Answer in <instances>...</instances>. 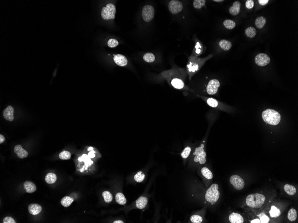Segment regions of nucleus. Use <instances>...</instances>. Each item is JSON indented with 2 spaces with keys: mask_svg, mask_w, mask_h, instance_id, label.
<instances>
[{
  "mask_svg": "<svg viewBox=\"0 0 298 223\" xmlns=\"http://www.w3.org/2000/svg\"><path fill=\"white\" fill-rule=\"evenodd\" d=\"M269 2L268 0H259V2L260 5L262 6H264L266 5Z\"/></svg>",
  "mask_w": 298,
  "mask_h": 223,
  "instance_id": "37998d69",
  "label": "nucleus"
},
{
  "mask_svg": "<svg viewBox=\"0 0 298 223\" xmlns=\"http://www.w3.org/2000/svg\"><path fill=\"white\" fill-rule=\"evenodd\" d=\"M205 3V0H195L193 2V6L195 8L199 9L204 6Z\"/></svg>",
  "mask_w": 298,
  "mask_h": 223,
  "instance_id": "e433bc0d",
  "label": "nucleus"
},
{
  "mask_svg": "<svg viewBox=\"0 0 298 223\" xmlns=\"http://www.w3.org/2000/svg\"><path fill=\"white\" fill-rule=\"evenodd\" d=\"M123 221H121L120 220H116V221H114L113 223H123Z\"/></svg>",
  "mask_w": 298,
  "mask_h": 223,
  "instance_id": "49530a36",
  "label": "nucleus"
},
{
  "mask_svg": "<svg viewBox=\"0 0 298 223\" xmlns=\"http://www.w3.org/2000/svg\"><path fill=\"white\" fill-rule=\"evenodd\" d=\"M250 223H261L260 220L259 219H253V220H251L250 221Z\"/></svg>",
  "mask_w": 298,
  "mask_h": 223,
  "instance_id": "a18cd8bd",
  "label": "nucleus"
},
{
  "mask_svg": "<svg viewBox=\"0 0 298 223\" xmlns=\"http://www.w3.org/2000/svg\"><path fill=\"white\" fill-rule=\"evenodd\" d=\"M266 198L265 196L259 193L250 194L246 198V204L252 208H261L263 205Z\"/></svg>",
  "mask_w": 298,
  "mask_h": 223,
  "instance_id": "f257e3e1",
  "label": "nucleus"
},
{
  "mask_svg": "<svg viewBox=\"0 0 298 223\" xmlns=\"http://www.w3.org/2000/svg\"><path fill=\"white\" fill-rule=\"evenodd\" d=\"M193 155L195 162L199 163L200 164H204L206 163V153L204 150V145H201V146L196 148Z\"/></svg>",
  "mask_w": 298,
  "mask_h": 223,
  "instance_id": "39448f33",
  "label": "nucleus"
},
{
  "mask_svg": "<svg viewBox=\"0 0 298 223\" xmlns=\"http://www.w3.org/2000/svg\"><path fill=\"white\" fill-rule=\"evenodd\" d=\"M266 23V19L262 16L258 17L255 20V25L256 27L259 29L263 27Z\"/></svg>",
  "mask_w": 298,
  "mask_h": 223,
  "instance_id": "b1692460",
  "label": "nucleus"
},
{
  "mask_svg": "<svg viewBox=\"0 0 298 223\" xmlns=\"http://www.w3.org/2000/svg\"><path fill=\"white\" fill-rule=\"evenodd\" d=\"M229 219L231 223H243L244 222L242 216L237 213L232 212L231 214Z\"/></svg>",
  "mask_w": 298,
  "mask_h": 223,
  "instance_id": "2eb2a0df",
  "label": "nucleus"
},
{
  "mask_svg": "<svg viewBox=\"0 0 298 223\" xmlns=\"http://www.w3.org/2000/svg\"><path fill=\"white\" fill-rule=\"evenodd\" d=\"M154 9L152 6L147 5L143 7L142 11L143 19L146 22H150L154 17Z\"/></svg>",
  "mask_w": 298,
  "mask_h": 223,
  "instance_id": "423d86ee",
  "label": "nucleus"
},
{
  "mask_svg": "<svg viewBox=\"0 0 298 223\" xmlns=\"http://www.w3.org/2000/svg\"><path fill=\"white\" fill-rule=\"evenodd\" d=\"M29 212L32 215H37L41 212L42 210V208L40 205L36 203H32L30 204L28 206Z\"/></svg>",
  "mask_w": 298,
  "mask_h": 223,
  "instance_id": "4468645a",
  "label": "nucleus"
},
{
  "mask_svg": "<svg viewBox=\"0 0 298 223\" xmlns=\"http://www.w3.org/2000/svg\"><path fill=\"white\" fill-rule=\"evenodd\" d=\"M258 217L260 220L261 223H267L270 222V218L264 213H261L259 215H258Z\"/></svg>",
  "mask_w": 298,
  "mask_h": 223,
  "instance_id": "f704fd0d",
  "label": "nucleus"
},
{
  "mask_svg": "<svg viewBox=\"0 0 298 223\" xmlns=\"http://www.w3.org/2000/svg\"><path fill=\"white\" fill-rule=\"evenodd\" d=\"M254 1H252V0H248L245 3L246 7L249 9L253 8L254 7Z\"/></svg>",
  "mask_w": 298,
  "mask_h": 223,
  "instance_id": "79ce46f5",
  "label": "nucleus"
},
{
  "mask_svg": "<svg viewBox=\"0 0 298 223\" xmlns=\"http://www.w3.org/2000/svg\"><path fill=\"white\" fill-rule=\"evenodd\" d=\"M270 217L271 218H277L281 214V212L279 208H277L275 206L273 205L271 207V209L269 211Z\"/></svg>",
  "mask_w": 298,
  "mask_h": 223,
  "instance_id": "412c9836",
  "label": "nucleus"
},
{
  "mask_svg": "<svg viewBox=\"0 0 298 223\" xmlns=\"http://www.w3.org/2000/svg\"><path fill=\"white\" fill-rule=\"evenodd\" d=\"M201 173L202 174L203 176L208 180H212L213 177V173L208 168L206 167H204L201 169Z\"/></svg>",
  "mask_w": 298,
  "mask_h": 223,
  "instance_id": "aec40b11",
  "label": "nucleus"
},
{
  "mask_svg": "<svg viewBox=\"0 0 298 223\" xmlns=\"http://www.w3.org/2000/svg\"><path fill=\"white\" fill-rule=\"evenodd\" d=\"M113 60L118 66L120 67H125L128 63V61L125 57L120 54L115 55L114 57Z\"/></svg>",
  "mask_w": 298,
  "mask_h": 223,
  "instance_id": "ddd939ff",
  "label": "nucleus"
},
{
  "mask_svg": "<svg viewBox=\"0 0 298 223\" xmlns=\"http://www.w3.org/2000/svg\"><path fill=\"white\" fill-rule=\"evenodd\" d=\"M3 223H16V221L11 217H6L3 220Z\"/></svg>",
  "mask_w": 298,
  "mask_h": 223,
  "instance_id": "a19ab883",
  "label": "nucleus"
},
{
  "mask_svg": "<svg viewBox=\"0 0 298 223\" xmlns=\"http://www.w3.org/2000/svg\"><path fill=\"white\" fill-rule=\"evenodd\" d=\"M116 12V6L112 3H109L106 7H103L101 15L104 20L114 19L115 18Z\"/></svg>",
  "mask_w": 298,
  "mask_h": 223,
  "instance_id": "20e7f679",
  "label": "nucleus"
},
{
  "mask_svg": "<svg viewBox=\"0 0 298 223\" xmlns=\"http://www.w3.org/2000/svg\"><path fill=\"white\" fill-rule=\"evenodd\" d=\"M71 154L68 151H63L59 154V158L62 160H68L71 158Z\"/></svg>",
  "mask_w": 298,
  "mask_h": 223,
  "instance_id": "72a5a7b5",
  "label": "nucleus"
},
{
  "mask_svg": "<svg viewBox=\"0 0 298 223\" xmlns=\"http://www.w3.org/2000/svg\"><path fill=\"white\" fill-rule=\"evenodd\" d=\"M271 59L268 55L264 53H260L256 55L255 58L256 64L260 67H265L270 63Z\"/></svg>",
  "mask_w": 298,
  "mask_h": 223,
  "instance_id": "6e6552de",
  "label": "nucleus"
},
{
  "mask_svg": "<svg viewBox=\"0 0 298 223\" xmlns=\"http://www.w3.org/2000/svg\"><path fill=\"white\" fill-rule=\"evenodd\" d=\"M102 196L104 199V201L106 203H109L111 202L113 200V196L109 191H104L102 193Z\"/></svg>",
  "mask_w": 298,
  "mask_h": 223,
  "instance_id": "7c9ffc66",
  "label": "nucleus"
},
{
  "mask_svg": "<svg viewBox=\"0 0 298 223\" xmlns=\"http://www.w3.org/2000/svg\"><path fill=\"white\" fill-rule=\"evenodd\" d=\"M3 116L7 121H13L14 119V109L11 106H8L3 111Z\"/></svg>",
  "mask_w": 298,
  "mask_h": 223,
  "instance_id": "9b49d317",
  "label": "nucleus"
},
{
  "mask_svg": "<svg viewBox=\"0 0 298 223\" xmlns=\"http://www.w3.org/2000/svg\"><path fill=\"white\" fill-rule=\"evenodd\" d=\"M24 187L28 193H32L36 191V186L33 182L26 181L24 183Z\"/></svg>",
  "mask_w": 298,
  "mask_h": 223,
  "instance_id": "dca6fc26",
  "label": "nucleus"
},
{
  "mask_svg": "<svg viewBox=\"0 0 298 223\" xmlns=\"http://www.w3.org/2000/svg\"><path fill=\"white\" fill-rule=\"evenodd\" d=\"M171 85L174 88L177 89H181L184 87V83L182 80L175 78L171 81Z\"/></svg>",
  "mask_w": 298,
  "mask_h": 223,
  "instance_id": "4be33fe9",
  "label": "nucleus"
},
{
  "mask_svg": "<svg viewBox=\"0 0 298 223\" xmlns=\"http://www.w3.org/2000/svg\"><path fill=\"white\" fill-rule=\"evenodd\" d=\"M5 138L2 135H0V144H1L5 141Z\"/></svg>",
  "mask_w": 298,
  "mask_h": 223,
  "instance_id": "c03bdc74",
  "label": "nucleus"
},
{
  "mask_svg": "<svg viewBox=\"0 0 298 223\" xmlns=\"http://www.w3.org/2000/svg\"><path fill=\"white\" fill-rule=\"evenodd\" d=\"M74 199L69 196H65L61 200V204L64 207H68L73 202Z\"/></svg>",
  "mask_w": 298,
  "mask_h": 223,
  "instance_id": "bb28decb",
  "label": "nucleus"
},
{
  "mask_svg": "<svg viewBox=\"0 0 298 223\" xmlns=\"http://www.w3.org/2000/svg\"><path fill=\"white\" fill-rule=\"evenodd\" d=\"M14 152L19 158H24L27 157L28 156V153L27 151L23 149L20 145H17L14 147Z\"/></svg>",
  "mask_w": 298,
  "mask_h": 223,
  "instance_id": "f8f14e48",
  "label": "nucleus"
},
{
  "mask_svg": "<svg viewBox=\"0 0 298 223\" xmlns=\"http://www.w3.org/2000/svg\"><path fill=\"white\" fill-rule=\"evenodd\" d=\"M115 199L117 203L120 205H125L127 201L124 195L120 192H119L116 194Z\"/></svg>",
  "mask_w": 298,
  "mask_h": 223,
  "instance_id": "cd10ccee",
  "label": "nucleus"
},
{
  "mask_svg": "<svg viewBox=\"0 0 298 223\" xmlns=\"http://www.w3.org/2000/svg\"><path fill=\"white\" fill-rule=\"evenodd\" d=\"M214 1H216V2H222V1H223V0H222V1H221V0H220H220H214Z\"/></svg>",
  "mask_w": 298,
  "mask_h": 223,
  "instance_id": "de8ad7c7",
  "label": "nucleus"
},
{
  "mask_svg": "<svg viewBox=\"0 0 298 223\" xmlns=\"http://www.w3.org/2000/svg\"><path fill=\"white\" fill-rule=\"evenodd\" d=\"M230 183L233 187L237 190H241L244 188V184L243 180L238 175H233L231 176L230 179Z\"/></svg>",
  "mask_w": 298,
  "mask_h": 223,
  "instance_id": "0eeeda50",
  "label": "nucleus"
},
{
  "mask_svg": "<svg viewBox=\"0 0 298 223\" xmlns=\"http://www.w3.org/2000/svg\"><path fill=\"white\" fill-rule=\"evenodd\" d=\"M199 52H200V50H197V53H199Z\"/></svg>",
  "mask_w": 298,
  "mask_h": 223,
  "instance_id": "09e8293b",
  "label": "nucleus"
},
{
  "mask_svg": "<svg viewBox=\"0 0 298 223\" xmlns=\"http://www.w3.org/2000/svg\"><path fill=\"white\" fill-rule=\"evenodd\" d=\"M147 203L148 200L147 198L144 196H141L139 197L136 201V206L138 209H143L146 207Z\"/></svg>",
  "mask_w": 298,
  "mask_h": 223,
  "instance_id": "a211bd4d",
  "label": "nucleus"
},
{
  "mask_svg": "<svg viewBox=\"0 0 298 223\" xmlns=\"http://www.w3.org/2000/svg\"><path fill=\"white\" fill-rule=\"evenodd\" d=\"M145 174L142 172H138L134 177L135 180L137 183L142 182L145 179Z\"/></svg>",
  "mask_w": 298,
  "mask_h": 223,
  "instance_id": "473e14b6",
  "label": "nucleus"
},
{
  "mask_svg": "<svg viewBox=\"0 0 298 223\" xmlns=\"http://www.w3.org/2000/svg\"><path fill=\"white\" fill-rule=\"evenodd\" d=\"M57 180V176L53 173H48L45 176V181L48 184H54Z\"/></svg>",
  "mask_w": 298,
  "mask_h": 223,
  "instance_id": "5701e85b",
  "label": "nucleus"
},
{
  "mask_svg": "<svg viewBox=\"0 0 298 223\" xmlns=\"http://www.w3.org/2000/svg\"><path fill=\"white\" fill-rule=\"evenodd\" d=\"M220 86V82L217 79H212L209 82L207 85L206 90L207 93L210 95H215L218 91V89Z\"/></svg>",
  "mask_w": 298,
  "mask_h": 223,
  "instance_id": "1a4fd4ad",
  "label": "nucleus"
},
{
  "mask_svg": "<svg viewBox=\"0 0 298 223\" xmlns=\"http://www.w3.org/2000/svg\"><path fill=\"white\" fill-rule=\"evenodd\" d=\"M245 35L249 38H253L255 37L257 34L256 29L253 27H248L245 30Z\"/></svg>",
  "mask_w": 298,
  "mask_h": 223,
  "instance_id": "c85d7f7f",
  "label": "nucleus"
},
{
  "mask_svg": "<svg viewBox=\"0 0 298 223\" xmlns=\"http://www.w3.org/2000/svg\"><path fill=\"white\" fill-rule=\"evenodd\" d=\"M287 217L291 222L295 221L297 218V212L294 208H292L289 210L288 212Z\"/></svg>",
  "mask_w": 298,
  "mask_h": 223,
  "instance_id": "a878e982",
  "label": "nucleus"
},
{
  "mask_svg": "<svg viewBox=\"0 0 298 223\" xmlns=\"http://www.w3.org/2000/svg\"><path fill=\"white\" fill-rule=\"evenodd\" d=\"M218 189V185L216 184H213L205 193V200L209 203H216L218 201L220 195Z\"/></svg>",
  "mask_w": 298,
  "mask_h": 223,
  "instance_id": "7ed1b4c3",
  "label": "nucleus"
},
{
  "mask_svg": "<svg viewBox=\"0 0 298 223\" xmlns=\"http://www.w3.org/2000/svg\"><path fill=\"white\" fill-rule=\"evenodd\" d=\"M191 222L193 223H201L203 221V218L199 215H194L190 218Z\"/></svg>",
  "mask_w": 298,
  "mask_h": 223,
  "instance_id": "4c0bfd02",
  "label": "nucleus"
},
{
  "mask_svg": "<svg viewBox=\"0 0 298 223\" xmlns=\"http://www.w3.org/2000/svg\"><path fill=\"white\" fill-rule=\"evenodd\" d=\"M262 118L265 122L273 126L278 124L281 120L280 114L273 109H268L263 111Z\"/></svg>",
  "mask_w": 298,
  "mask_h": 223,
  "instance_id": "f03ea898",
  "label": "nucleus"
},
{
  "mask_svg": "<svg viewBox=\"0 0 298 223\" xmlns=\"http://www.w3.org/2000/svg\"><path fill=\"white\" fill-rule=\"evenodd\" d=\"M191 151H192V149H191V147H187L182 151V152L181 154V156L182 158H184V159H186V158H187L189 157V156H190Z\"/></svg>",
  "mask_w": 298,
  "mask_h": 223,
  "instance_id": "c9c22d12",
  "label": "nucleus"
},
{
  "mask_svg": "<svg viewBox=\"0 0 298 223\" xmlns=\"http://www.w3.org/2000/svg\"><path fill=\"white\" fill-rule=\"evenodd\" d=\"M284 190L287 194L291 196L295 195L297 191L295 187L288 184H286L284 185Z\"/></svg>",
  "mask_w": 298,
  "mask_h": 223,
  "instance_id": "6ab92c4d",
  "label": "nucleus"
},
{
  "mask_svg": "<svg viewBox=\"0 0 298 223\" xmlns=\"http://www.w3.org/2000/svg\"><path fill=\"white\" fill-rule=\"evenodd\" d=\"M207 104L210 107H213V108L216 107L218 105V101L216 100H215V99H213V98H209V99H208L207 100Z\"/></svg>",
  "mask_w": 298,
  "mask_h": 223,
  "instance_id": "58836bf2",
  "label": "nucleus"
},
{
  "mask_svg": "<svg viewBox=\"0 0 298 223\" xmlns=\"http://www.w3.org/2000/svg\"><path fill=\"white\" fill-rule=\"evenodd\" d=\"M155 58L154 55L151 53H147L143 56V59L147 62L151 63L154 62Z\"/></svg>",
  "mask_w": 298,
  "mask_h": 223,
  "instance_id": "c756f323",
  "label": "nucleus"
},
{
  "mask_svg": "<svg viewBox=\"0 0 298 223\" xmlns=\"http://www.w3.org/2000/svg\"><path fill=\"white\" fill-rule=\"evenodd\" d=\"M169 10L172 14H177L181 11L182 9V4L179 1L173 0L169 3Z\"/></svg>",
  "mask_w": 298,
  "mask_h": 223,
  "instance_id": "9d476101",
  "label": "nucleus"
},
{
  "mask_svg": "<svg viewBox=\"0 0 298 223\" xmlns=\"http://www.w3.org/2000/svg\"><path fill=\"white\" fill-rule=\"evenodd\" d=\"M219 46L225 51L229 50L232 47L230 41L226 40H222L219 42Z\"/></svg>",
  "mask_w": 298,
  "mask_h": 223,
  "instance_id": "393cba45",
  "label": "nucleus"
},
{
  "mask_svg": "<svg viewBox=\"0 0 298 223\" xmlns=\"http://www.w3.org/2000/svg\"><path fill=\"white\" fill-rule=\"evenodd\" d=\"M241 3L239 1H235L232 6L230 8V13L233 16H236L239 14L241 10Z\"/></svg>",
  "mask_w": 298,
  "mask_h": 223,
  "instance_id": "f3484780",
  "label": "nucleus"
},
{
  "mask_svg": "<svg viewBox=\"0 0 298 223\" xmlns=\"http://www.w3.org/2000/svg\"><path fill=\"white\" fill-rule=\"evenodd\" d=\"M108 46L110 48H114L118 45V41L115 39H110L108 42Z\"/></svg>",
  "mask_w": 298,
  "mask_h": 223,
  "instance_id": "ea45409f",
  "label": "nucleus"
},
{
  "mask_svg": "<svg viewBox=\"0 0 298 223\" xmlns=\"http://www.w3.org/2000/svg\"><path fill=\"white\" fill-rule=\"evenodd\" d=\"M224 25L228 29H232L235 27L236 23L232 20H225L224 22Z\"/></svg>",
  "mask_w": 298,
  "mask_h": 223,
  "instance_id": "2f4dec72",
  "label": "nucleus"
}]
</instances>
